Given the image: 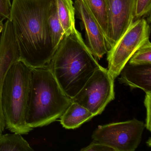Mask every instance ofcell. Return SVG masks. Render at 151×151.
I'll use <instances>...</instances> for the list:
<instances>
[{"mask_svg":"<svg viewBox=\"0 0 151 151\" xmlns=\"http://www.w3.org/2000/svg\"><path fill=\"white\" fill-rule=\"evenodd\" d=\"M11 7V0H0V17L4 20L9 19Z\"/></svg>","mask_w":151,"mask_h":151,"instance_id":"cell-21","label":"cell"},{"mask_svg":"<svg viewBox=\"0 0 151 151\" xmlns=\"http://www.w3.org/2000/svg\"><path fill=\"white\" fill-rule=\"evenodd\" d=\"M150 28L144 18L133 22L110 50L107 53L108 70L114 79L134 53L149 40Z\"/></svg>","mask_w":151,"mask_h":151,"instance_id":"cell-5","label":"cell"},{"mask_svg":"<svg viewBox=\"0 0 151 151\" xmlns=\"http://www.w3.org/2000/svg\"><path fill=\"white\" fill-rule=\"evenodd\" d=\"M145 124L136 118L99 125L93 131V140L111 147L115 151H135L140 144Z\"/></svg>","mask_w":151,"mask_h":151,"instance_id":"cell-6","label":"cell"},{"mask_svg":"<svg viewBox=\"0 0 151 151\" xmlns=\"http://www.w3.org/2000/svg\"><path fill=\"white\" fill-rule=\"evenodd\" d=\"M82 151H115L114 148L105 144L93 140L89 145L81 149Z\"/></svg>","mask_w":151,"mask_h":151,"instance_id":"cell-19","label":"cell"},{"mask_svg":"<svg viewBox=\"0 0 151 151\" xmlns=\"http://www.w3.org/2000/svg\"><path fill=\"white\" fill-rule=\"evenodd\" d=\"M32 69L19 60L11 66L5 76L1 108L6 128L13 133L26 135L33 129L26 122Z\"/></svg>","mask_w":151,"mask_h":151,"instance_id":"cell-4","label":"cell"},{"mask_svg":"<svg viewBox=\"0 0 151 151\" xmlns=\"http://www.w3.org/2000/svg\"><path fill=\"white\" fill-rule=\"evenodd\" d=\"M144 104L146 108V118L145 127L149 131H151V92L146 93L144 101Z\"/></svg>","mask_w":151,"mask_h":151,"instance_id":"cell-20","label":"cell"},{"mask_svg":"<svg viewBox=\"0 0 151 151\" xmlns=\"http://www.w3.org/2000/svg\"><path fill=\"white\" fill-rule=\"evenodd\" d=\"M1 20H3V21H4V20H3V19H2V18H1V17H0V21H1Z\"/></svg>","mask_w":151,"mask_h":151,"instance_id":"cell-23","label":"cell"},{"mask_svg":"<svg viewBox=\"0 0 151 151\" xmlns=\"http://www.w3.org/2000/svg\"><path fill=\"white\" fill-rule=\"evenodd\" d=\"M136 1V0H106L108 17V33L106 40L108 52L134 22Z\"/></svg>","mask_w":151,"mask_h":151,"instance_id":"cell-8","label":"cell"},{"mask_svg":"<svg viewBox=\"0 0 151 151\" xmlns=\"http://www.w3.org/2000/svg\"><path fill=\"white\" fill-rule=\"evenodd\" d=\"M20 60L19 48L16 39L13 24L9 19L4 24L0 35V135L6 128L1 104V91L5 76L9 68Z\"/></svg>","mask_w":151,"mask_h":151,"instance_id":"cell-9","label":"cell"},{"mask_svg":"<svg viewBox=\"0 0 151 151\" xmlns=\"http://www.w3.org/2000/svg\"><path fill=\"white\" fill-rule=\"evenodd\" d=\"M48 24L53 47L56 51L64 37V33L58 16L55 0H53L52 2Z\"/></svg>","mask_w":151,"mask_h":151,"instance_id":"cell-16","label":"cell"},{"mask_svg":"<svg viewBox=\"0 0 151 151\" xmlns=\"http://www.w3.org/2000/svg\"><path fill=\"white\" fill-rule=\"evenodd\" d=\"M74 7L85 30L86 45L95 59L100 60L108 52L104 34L83 0H75Z\"/></svg>","mask_w":151,"mask_h":151,"instance_id":"cell-10","label":"cell"},{"mask_svg":"<svg viewBox=\"0 0 151 151\" xmlns=\"http://www.w3.org/2000/svg\"><path fill=\"white\" fill-rule=\"evenodd\" d=\"M52 1H12L9 19L19 48L20 60L32 68L47 66L55 52L48 24Z\"/></svg>","mask_w":151,"mask_h":151,"instance_id":"cell-1","label":"cell"},{"mask_svg":"<svg viewBox=\"0 0 151 151\" xmlns=\"http://www.w3.org/2000/svg\"><path fill=\"white\" fill-rule=\"evenodd\" d=\"M94 116V115L84 107L72 101L60 117V122L65 129H75Z\"/></svg>","mask_w":151,"mask_h":151,"instance_id":"cell-12","label":"cell"},{"mask_svg":"<svg viewBox=\"0 0 151 151\" xmlns=\"http://www.w3.org/2000/svg\"><path fill=\"white\" fill-rule=\"evenodd\" d=\"M114 80L107 69L101 66L72 101L84 107L94 116L99 115L115 99Z\"/></svg>","mask_w":151,"mask_h":151,"instance_id":"cell-7","label":"cell"},{"mask_svg":"<svg viewBox=\"0 0 151 151\" xmlns=\"http://www.w3.org/2000/svg\"><path fill=\"white\" fill-rule=\"evenodd\" d=\"M120 83L132 89L139 88L146 93L151 92V64L132 65L127 63L121 70Z\"/></svg>","mask_w":151,"mask_h":151,"instance_id":"cell-11","label":"cell"},{"mask_svg":"<svg viewBox=\"0 0 151 151\" xmlns=\"http://www.w3.org/2000/svg\"><path fill=\"white\" fill-rule=\"evenodd\" d=\"M151 0H136L135 18H139L150 13Z\"/></svg>","mask_w":151,"mask_h":151,"instance_id":"cell-18","label":"cell"},{"mask_svg":"<svg viewBox=\"0 0 151 151\" xmlns=\"http://www.w3.org/2000/svg\"><path fill=\"white\" fill-rule=\"evenodd\" d=\"M33 149L23 137L22 134L0 135V151H32Z\"/></svg>","mask_w":151,"mask_h":151,"instance_id":"cell-15","label":"cell"},{"mask_svg":"<svg viewBox=\"0 0 151 151\" xmlns=\"http://www.w3.org/2000/svg\"><path fill=\"white\" fill-rule=\"evenodd\" d=\"M47 66L63 92L71 99L101 67L77 29L64 35Z\"/></svg>","mask_w":151,"mask_h":151,"instance_id":"cell-2","label":"cell"},{"mask_svg":"<svg viewBox=\"0 0 151 151\" xmlns=\"http://www.w3.org/2000/svg\"><path fill=\"white\" fill-rule=\"evenodd\" d=\"M3 20L0 21V35H1V32H2L3 27H4V23H3Z\"/></svg>","mask_w":151,"mask_h":151,"instance_id":"cell-22","label":"cell"},{"mask_svg":"<svg viewBox=\"0 0 151 151\" xmlns=\"http://www.w3.org/2000/svg\"><path fill=\"white\" fill-rule=\"evenodd\" d=\"M63 92L48 66L32 68L26 115L32 129L59 119L72 102Z\"/></svg>","mask_w":151,"mask_h":151,"instance_id":"cell-3","label":"cell"},{"mask_svg":"<svg viewBox=\"0 0 151 151\" xmlns=\"http://www.w3.org/2000/svg\"><path fill=\"white\" fill-rule=\"evenodd\" d=\"M57 12L64 35H68L76 29L75 26V9L72 0H55Z\"/></svg>","mask_w":151,"mask_h":151,"instance_id":"cell-13","label":"cell"},{"mask_svg":"<svg viewBox=\"0 0 151 151\" xmlns=\"http://www.w3.org/2000/svg\"><path fill=\"white\" fill-rule=\"evenodd\" d=\"M151 44L149 40L134 53L128 63L132 65L151 64Z\"/></svg>","mask_w":151,"mask_h":151,"instance_id":"cell-17","label":"cell"},{"mask_svg":"<svg viewBox=\"0 0 151 151\" xmlns=\"http://www.w3.org/2000/svg\"><path fill=\"white\" fill-rule=\"evenodd\" d=\"M99 23L106 43L108 33V17L106 0H83Z\"/></svg>","mask_w":151,"mask_h":151,"instance_id":"cell-14","label":"cell"}]
</instances>
